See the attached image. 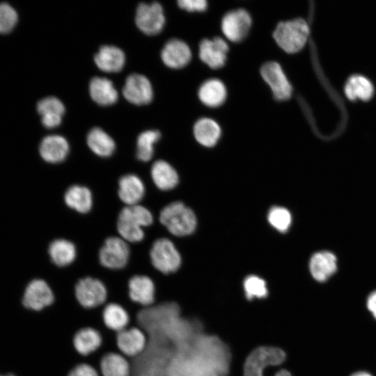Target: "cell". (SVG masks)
I'll use <instances>...</instances> for the list:
<instances>
[{"instance_id": "obj_1", "label": "cell", "mask_w": 376, "mask_h": 376, "mask_svg": "<svg viewBox=\"0 0 376 376\" xmlns=\"http://www.w3.org/2000/svg\"><path fill=\"white\" fill-rule=\"evenodd\" d=\"M285 359V354L279 348L266 346L258 347L246 358L243 376H292L285 369L274 370Z\"/></svg>"}, {"instance_id": "obj_2", "label": "cell", "mask_w": 376, "mask_h": 376, "mask_svg": "<svg viewBox=\"0 0 376 376\" xmlns=\"http://www.w3.org/2000/svg\"><path fill=\"white\" fill-rule=\"evenodd\" d=\"M151 212L140 205H127L119 213L117 230L126 242H138L144 237L143 227L152 224Z\"/></svg>"}, {"instance_id": "obj_3", "label": "cell", "mask_w": 376, "mask_h": 376, "mask_svg": "<svg viewBox=\"0 0 376 376\" xmlns=\"http://www.w3.org/2000/svg\"><path fill=\"white\" fill-rule=\"evenodd\" d=\"M159 221L171 234L178 237L191 234L197 223L194 212L180 201L165 206L160 212Z\"/></svg>"}, {"instance_id": "obj_4", "label": "cell", "mask_w": 376, "mask_h": 376, "mask_svg": "<svg viewBox=\"0 0 376 376\" xmlns=\"http://www.w3.org/2000/svg\"><path fill=\"white\" fill-rule=\"evenodd\" d=\"M308 35V25L300 18L280 22L273 33L276 44L288 54L300 51L305 46Z\"/></svg>"}, {"instance_id": "obj_5", "label": "cell", "mask_w": 376, "mask_h": 376, "mask_svg": "<svg viewBox=\"0 0 376 376\" xmlns=\"http://www.w3.org/2000/svg\"><path fill=\"white\" fill-rule=\"evenodd\" d=\"M151 263L163 274L177 271L181 265V256L171 241L160 238L154 242L150 251Z\"/></svg>"}, {"instance_id": "obj_6", "label": "cell", "mask_w": 376, "mask_h": 376, "mask_svg": "<svg viewBox=\"0 0 376 376\" xmlns=\"http://www.w3.org/2000/svg\"><path fill=\"white\" fill-rule=\"evenodd\" d=\"M75 295L79 304L85 309L102 305L107 298V290L99 279L92 277L80 279L75 287Z\"/></svg>"}, {"instance_id": "obj_7", "label": "cell", "mask_w": 376, "mask_h": 376, "mask_svg": "<svg viewBox=\"0 0 376 376\" xmlns=\"http://www.w3.org/2000/svg\"><path fill=\"white\" fill-rule=\"evenodd\" d=\"M129 258V246L125 240L118 237L107 238L99 251L100 264L111 269L123 268Z\"/></svg>"}, {"instance_id": "obj_8", "label": "cell", "mask_w": 376, "mask_h": 376, "mask_svg": "<svg viewBox=\"0 0 376 376\" xmlns=\"http://www.w3.org/2000/svg\"><path fill=\"white\" fill-rule=\"evenodd\" d=\"M135 22L137 27L145 34H158L165 24L162 6L158 2L141 3L136 8Z\"/></svg>"}, {"instance_id": "obj_9", "label": "cell", "mask_w": 376, "mask_h": 376, "mask_svg": "<svg viewBox=\"0 0 376 376\" xmlns=\"http://www.w3.org/2000/svg\"><path fill=\"white\" fill-rule=\"evenodd\" d=\"M260 74L275 99L287 100L291 97L292 86L279 63L275 61L265 63L260 69Z\"/></svg>"}, {"instance_id": "obj_10", "label": "cell", "mask_w": 376, "mask_h": 376, "mask_svg": "<svg viewBox=\"0 0 376 376\" xmlns=\"http://www.w3.org/2000/svg\"><path fill=\"white\" fill-rule=\"evenodd\" d=\"M251 26V18L244 9L226 13L221 20V31L224 36L233 42H240L247 35Z\"/></svg>"}, {"instance_id": "obj_11", "label": "cell", "mask_w": 376, "mask_h": 376, "mask_svg": "<svg viewBox=\"0 0 376 376\" xmlns=\"http://www.w3.org/2000/svg\"><path fill=\"white\" fill-rule=\"evenodd\" d=\"M54 295L49 285L42 279H34L26 286L22 304L26 308L40 311L52 305Z\"/></svg>"}, {"instance_id": "obj_12", "label": "cell", "mask_w": 376, "mask_h": 376, "mask_svg": "<svg viewBox=\"0 0 376 376\" xmlns=\"http://www.w3.org/2000/svg\"><path fill=\"white\" fill-rule=\"evenodd\" d=\"M122 92L128 102L136 105L147 104L153 97V90L149 79L137 73L127 77Z\"/></svg>"}, {"instance_id": "obj_13", "label": "cell", "mask_w": 376, "mask_h": 376, "mask_svg": "<svg viewBox=\"0 0 376 376\" xmlns=\"http://www.w3.org/2000/svg\"><path fill=\"white\" fill-rule=\"evenodd\" d=\"M116 344L123 355L136 357L146 350L148 339L141 329L136 327H127L116 333Z\"/></svg>"}, {"instance_id": "obj_14", "label": "cell", "mask_w": 376, "mask_h": 376, "mask_svg": "<svg viewBox=\"0 0 376 376\" xmlns=\"http://www.w3.org/2000/svg\"><path fill=\"white\" fill-rule=\"evenodd\" d=\"M228 52L227 42L219 37L204 39L199 45L201 60L212 69H218L224 65Z\"/></svg>"}, {"instance_id": "obj_15", "label": "cell", "mask_w": 376, "mask_h": 376, "mask_svg": "<svg viewBox=\"0 0 376 376\" xmlns=\"http://www.w3.org/2000/svg\"><path fill=\"white\" fill-rule=\"evenodd\" d=\"M161 58L167 67L180 69L190 62L191 52L184 41L172 39L164 45L161 52Z\"/></svg>"}, {"instance_id": "obj_16", "label": "cell", "mask_w": 376, "mask_h": 376, "mask_svg": "<svg viewBox=\"0 0 376 376\" xmlns=\"http://www.w3.org/2000/svg\"><path fill=\"white\" fill-rule=\"evenodd\" d=\"M338 261L336 255L329 251L314 253L309 260V270L313 278L318 282H324L336 273Z\"/></svg>"}, {"instance_id": "obj_17", "label": "cell", "mask_w": 376, "mask_h": 376, "mask_svg": "<svg viewBox=\"0 0 376 376\" xmlns=\"http://www.w3.org/2000/svg\"><path fill=\"white\" fill-rule=\"evenodd\" d=\"M128 295L134 303L144 307L155 301V287L152 280L145 275H135L128 282Z\"/></svg>"}, {"instance_id": "obj_18", "label": "cell", "mask_w": 376, "mask_h": 376, "mask_svg": "<svg viewBox=\"0 0 376 376\" xmlns=\"http://www.w3.org/2000/svg\"><path fill=\"white\" fill-rule=\"evenodd\" d=\"M39 152L45 161L52 164L59 163L67 157L69 144L62 136H47L40 144Z\"/></svg>"}, {"instance_id": "obj_19", "label": "cell", "mask_w": 376, "mask_h": 376, "mask_svg": "<svg viewBox=\"0 0 376 376\" xmlns=\"http://www.w3.org/2000/svg\"><path fill=\"white\" fill-rule=\"evenodd\" d=\"M96 65L106 72H118L124 67L125 55L122 49L113 45L102 46L94 56Z\"/></svg>"}, {"instance_id": "obj_20", "label": "cell", "mask_w": 376, "mask_h": 376, "mask_svg": "<svg viewBox=\"0 0 376 376\" xmlns=\"http://www.w3.org/2000/svg\"><path fill=\"white\" fill-rule=\"evenodd\" d=\"M101 333L96 329L86 327L79 329L72 338V346L79 354L86 357L97 351L102 344Z\"/></svg>"}, {"instance_id": "obj_21", "label": "cell", "mask_w": 376, "mask_h": 376, "mask_svg": "<svg viewBox=\"0 0 376 376\" xmlns=\"http://www.w3.org/2000/svg\"><path fill=\"white\" fill-rule=\"evenodd\" d=\"M144 194V185L136 175L127 174L119 179L118 194L122 202L127 205H137Z\"/></svg>"}, {"instance_id": "obj_22", "label": "cell", "mask_w": 376, "mask_h": 376, "mask_svg": "<svg viewBox=\"0 0 376 376\" xmlns=\"http://www.w3.org/2000/svg\"><path fill=\"white\" fill-rule=\"evenodd\" d=\"M200 101L208 107H217L226 100L227 91L219 79H210L203 82L198 92Z\"/></svg>"}, {"instance_id": "obj_23", "label": "cell", "mask_w": 376, "mask_h": 376, "mask_svg": "<svg viewBox=\"0 0 376 376\" xmlns=\"http://www.w3.org/2000/svg\"><path fill=\"white\" fill-rule=\"evenodd\" d=\"M89 93L92 100L102 106L114 104L118 97L113 83L105 77H95L89 83Z\"/></svg>"}, {"instance_id": "obj_24", "label": "cell", "mask_w": 376, "mask_h": 376, "mask_svg": "<svg viewBox=\"0 0 376 376\" xmlns=\"http://www.w3.org/2000/svg\"><path fill=\"white\" fill-rule=\"evenodd\" d=\"M150 174L156 187L163 191L173 189L178 183V175L175 169L164 160L155 161Z\"/></svg>"}, {"instance_id": "obj_25", "label": "cell", "mask_w": 376, "mask_h": 376, "mask_svg": "<svg viewBox=\"0 0 376 376\" xmlns=\"http://www.w3.org/2000/svg\"><path fill=\"white\" fill-rule=\"evenodd\" d=\"M194 135L201 145L212 147L219 141L221 136L219 125L210 118H201L194 125Z\"/></svg>"}, {"instance_id": "obj_26", "label": "cell", "mask_w": 376, "mask_h": 376, "mask_svg": "<svg viewBox=\"0 0 376 376\" xmlns=\"http://www.w3.org/2000/svg\"><path fill=\"white\" fill-rule=\"evenodd\" d=\"M102 376H131L132 367L122 354L109 352L104 354L100 362Z\"/></svg>"}, {"instance_id": "obj_27", "label": "cell", "mask_w": 376, "mask_h": 376, "mask_svg": "<svg viewBox=\"0 0 376 376\" xmlns=\"http://www.w3.org/2000/svg\"><path fill=\"white\" fill-rule=\"evenodd\" d=\"M102 318L106 327L116 333L126 329L130 315L126 309L117 303H109L103 308Z\"/></svg>"}, {"instance_id": "obj_28", "label": "cell", "mask_w": 376, "mask_h": 376, "mask_svg": "<svg viewBox=\"0 0 376 376\" xmlns=\"http://www.w3.org/2000/svg\"><path fill=\"white\" fill-rule=\"evenodd\" d=\"M65 204L79 213L88 212L93 204L91 191L86 187L72 185L65 191L64 195Z\"/></svg>"}, {"instance_id": "obj_29", "label": "cell", "mask_w": 376, "mask_h": 376, "mask_svg": "<svg viewBox=\"0 0 376 376\" xmlns=\"http://www.w3.org/2000/svg\"><path fill=\"white\" fill-rule=\"evenodd\" d=\"M86 141L90 149L100 157L111 156L116 148L113 139L100 127L91 129L88 133Z\"/></svg>"}, {"instance_id": "obj_30", "label": "cell", "mask_w": 376, "mask_h": 376, "mask_svg": "<svg viewBox=\"0 0 376 376\" xmlns=\"http://www.w3.org/2000/svg\"><path fill=\"white\" fill-rule=\"evenodd\" d=\"M48 252L52 261L58 267L69 265L76 258L75 246L65 239L54 240L49 246Z\"/></svg>"}, {"instance_id": "obj_31", "label": "cell", "mask_w": 376, "mask_h": 376, "mask_svg": "<svg viewBox=\"0 0 376 376\" xmlns=\"http://www.w3.org/2000/svg\"><path fill=\"white\" fill-rule=\"evenodd\" d=\"M373 86L371 82L361 75L352 76L345 86V93L351 100L361 99L366 101L371 98L373 94Z\"/></svg>"}, {"instance_id": "obj_32", "label": "cell", "mask_w": 376, "mask_h": 376, "mask_svg": "<svg viewBox=\"0 0 376 376\" xmlns=\"http://www.w3.org/2000/svg\"><path fill=\"white\" fill-rule=\"evenodd\" d=\"M161 133L158 130L141 132L136 141V157L142 162H148L153 156L154 144L159 141Z\"/></svg>"}, {"instance_id": "obj_33", "label": "cell", "mask_w": 376, "mask_h": 376, "mask_svg": "<svg viewBox=\"0 0 376 376\" xmlns=\"http://www.w3.org/2000/svg\"><path fill=\"white\" fill-rule=\"evenodd\" d=\"M37 111L42 118H62L65 109L64 104L59 99L49 96L38 102Z\"/></svg>"}, {"instance_id": "obj_34", "label": "cell", "mask_w": 376, "mask_h": 376, "mask_svg": "<svg viewBox=\"0 0 376 376\" xmlns=\"http://www.w3.org/2000/svg\"><path fill=\"white\" fill-rule=\"evenodd\" d=\"M269 223L281 233H285L290 228L292 217L290 212L285 207H272L267 215Z\"/></svg>"}, {"instance_id": "obj_35", "label": "cell", "mask_w": 376, "mask_h": 376, "mask_svg": "<svg viewBox=\"0 0 376 376\" xmlns=\"http://www.w3.org/2000/svg\"><path fill=\"white\" fill-rule=\"evenodd\" d=\"M243 286L248 299L255 297L264 298L268 293L265 281L255 275L247 276L244 281Z\"/></svg>"}, {"instance_id": "obj_36", "label": "cell", "mask_w": 376, "mask_h": 376, "mask_svg": "<svg viewBox=\"0 0 376 376\" xmlns=\"http://www.w3.org/2000/svg\"><path fill=\"white\" fill-rule=\"evenodd\" d=\"M16 10L8 3H0V33L10 32L17 22Z\"/></svg>"}, {"instance_id": "obj_37", "label": "cell", "mask_w": 376, "mask_h": 376, "mask_svg": "<svg viewBox=\"0 0 376 376\" xmlns=\"http://www.w3.org/2000/svg\"><path fill=\"white\" fill-rule=\"evenodd\" d=\"M178 6L189 12H203L207 7V2L205 0H179Z\"/></svg>"}, {"instance_id": "obj_38", "label": "cell", "mask_w": 376, "mask_h": 376, "mask_svg": "<svg viewBox=\"0 0 376 376\" xmlns=\"http://www.w3.org/2000/svg\"><path fill=\"white\" fill-rule=\"evenodd\" d=\"M67 376H99V373L91 365L81 363L73 367Z\"/></svg>"}, {"instance_id": "obj_39", "label": "cell", "mask_w": 376, "mask_h": 376, "mask_svg": "<svg viewBox=\"0 0 376 376\" xmlns=\"http://www.w3.org/2000/svg\"><path fill=\"white\" fill-rule=\"evenodd\" d=\"M366 306L376 319V290L371 292L366 300Z\"/></svg>"}, {"instance_id": "obj_40", "label": "cell", "mask_w": 376, "mask_h": 376, "mask_svg": "<svg viewBox=\"0 0 376 376\" xmlns=\"http://www.w3.org/2000/svg\"><path fill=\"white\" fill-rule=\"evenodd\" d=\"M350 376H373L370 373L366 372V371H358Z\"/></svg>"}, {"instance_id": "obj_41", "label": "cell", "mask_w": 376, "mask_h": 376, "mask_svg": "<svg viewBox=\"0 0 376 376\" xmlns=\"http://www.w3.org/2000/svg\"><path fill=\"white\" fill-rule=\"evenodd\" d=\"M0 376H14V375L12 374H7V375H0Z\"/></svg>"}]
</instances>
